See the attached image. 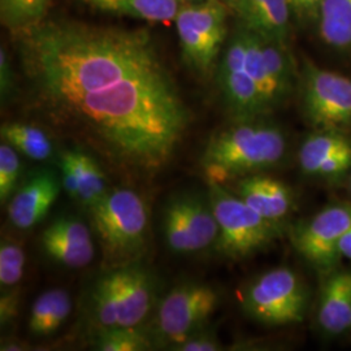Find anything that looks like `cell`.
<instances>
[{
  "label": "cell",
  "mask_w": 351,
  "mask_h": 351,
  "mask_svg": "<svg viewBox=\"0 0 351 351\" xmlns=\"http://www.w3.org/2000/svg\"><path fill=\"white\" fill-rule=\"evenodd\" d=\"M291 14L306 23H316L323 0H289Z\"/></svg>",
  "instance_id": "cell-33"
},
{
  "label": "cell",
  "mask_w": 351,
  "mask_h": 351,
  "mask_svg": "<svg viewBox=\"0 0 351 351\" xmlns=\"http://www.w3.org/2000/svg\"><path fill=\"white\" fill-rule=\"evenodd\" d=\"M0 134L3 142L37 162L49 160L53 154L50 136L40 128L26 123H5L1 125Z\"/></svg>",
  "instance_id": "cell-23"
},
{
  "label": "cell",
  "mask_w": 351,
  "mask_h": 351,
  "mask_svg": "<svg viewBox=\"0 0 351 351\" xmlns=\"http://www.w3.org/2000/svg\"><path fill=\"white\" fill-rule=\"evenodd\" d=\"M349 181H351V175L350 177H349Z\"/></svg>",
  "instance_id": "cell-37"
},
{
  "label": "cell",
  "mask_w": 351,
  "mask_h": 351,
  "mask_svg": "<svg viewBox=\"0 0 351 351\" xmlns=\"http://www.w3.org/2000/svg\"><path fill=\"white\" fill-rule=\"evenodd\" d=\"M298 86L302 112L314 130L351 133V78L304 60Z\"/></svg>",
  "instance_id": "cell-8"
},
{
  "label": "cell",
  "mask_w": 351,
  "mask_h": 351,
  "mask_svg": "<svg viewBox=\"0 0 351 351\" xmlns=\"http://www.w3.org/2000/svg\"><path fill=\"white\" fill-rule=\"evenodd\" d=\"M265 117L234 120L213 133L201 158L207 181L226 185L282 163L289 150L287 133Z\"/></svg>",
  "instance_id": "cell-2"
},
{
  "label": "cell",
  "mask_w": 351,
  "mask_h": 351,
  "mask_svg": "<svg viewBox=\"0 0 351 351\" xmlns=\"http://www.w3.org/2000/svg\"><path fill=\"white\" fill-rule=\"evenodd\" d=\"M52 0H0V16L3 24L25 32L42 23Z\"/></svg>",
  "instance_id": "cell-25"
},
{
  "label": "cell",
  "mask_w": 351,
  "mask_h": 351,
  "mask_svg": "<svg viewBox=\"0 0 351 351\" xmlns=\"http://www.w3.org/2000/svg\"><path fill=\"white\" fill-rule=\"evenodd\" d=\"M26 256L23 246L13 239L0 243V285L1 289L16 288L24 276Z\"/></svg>",
  "instance_id": "cell-27"
},
{
  "label": "cell",
  "mask_w": 351,
  "mask_h": 351,
  "mask_svg": "<svg viewBox=\"0 0 351 351\" xmlns=\"http://www.w3.org/2000/svg\"><path fill=\"white\" fill-rule=\"evenodd\" d=\"M230 7L224 0H195L182 3L175 25L185 64L207 77L215 72L228 40Z\"/></svg>",
  "instance_id": "cell-6"
},
{
  "label": "cell",
  "mask_w": 351,
  "mask_h": 351,
  "mask_svg": "<svg viewBox=\"0 0 351 351\" xmlns=\"http://www.w3.org/2000/svg\"><path fill=\"white\" fill-rule=\"evenodd\" d=\"M317 324L328 336L351 329V272L333 269L326 274L317 303Z\"/></svg>",
  "instance_id": "cell-17"
},
{
  "label": "cell",
  "mask_w": 351,
  "mask_h": 351,
  "mask_svg": "<svg viewBox=\"0 0 351 351\" xmlns=\"http://www.w3.org/2000/svg\"><path fill=\"white\" fill-rule=\"evenodd\" d=\"M163 233L168 249L175 254H194L213 247L219 226L208 198L182 194L164 208Z\"/></svg>",
  "instance_id": "cell-12"
},
{
  "label": "cell",
  "mask_w": 351,
  "mask_h": 351,
  "mask_svg": "<svg viewBox=\"0 0 351 351\" xmlns=\"http://www.w3.org/2000/svg\"><path fill=\"white\" fill-rule=\"evenodd\" d=\"M60 171H62V186L71 198L78 202L80 198V184L75 173V168L68 154L64 151L60 156Z\"/></svg>",
  "instance_id": "cell-30"
},
{
  "label": "cell",
  "mask_w": 351,
  "mask_h": 351,
  "mask_svg": "<svg viewBox=\"0 0 351 351\" xmlns=\"http://www.w3.org/2000/svg\"><path fill=\"white\" fill-rule=\"evenodd\" d=\"M90 7L117 16H125L154 24L175 21L182 3L178 0H81Z\"/></svg>",
  "instance_id": "cell-19"
},
{
  "label": "cell",
  "mask_w": 351,
  "mask_h": 351,
  "mask_svg": "<svg viewBox=\"0 0 351 351\" xmlns=\"http://www.w3.org/2000/svg\"><path fill=\"white\" fill-rule=\"evenodd\" d=\"M246 66L262 94L268 113L288 101L300 75L288 43L261 37L245 27Z\"/></svg>",
  "instance_id": "cell-10"
},
{
  "label": "cell",
  "mask_w": 351,
  "mask_h": 351,
  "mask_svg": "<svg viewBox=\"0 0 351 351\" xmlns=\"http://www.w3.org/2000/svg\"><path fill=\"white\" fill-rule=\"evenodd\" d=\"M155 301V280L145 267H110L90 291V315L99 330L138 328Z\"/></svg>",
  "instance_id": "cell-3"
},
{
  "label": "cell",
  "mask_w": 351,
  "mask_h": 351,
  "mask_svg": "<svg viewBox=\"0 0 351 351\" xmlns=\"http://www.w3.org/2000/svg\"><path fill=\"white\" fill-rule=\"evenodd\" d=\"M62 181L52 171H40L32 176L8 201V220L14 228L30 229L47 215L58 199Z\"/></svg>",
  "instance_id": "cell-15"
},
{
  "label": "cell",
  "mask_w": 351,
  "mask_h": 351,
  "mask_svg": "<svg viewBox=\"0 0 351 351\" xmlns=\"http://www.w3.org/2000/svg\"><path fill=\"white\" fill-rule=\"evenodd\" d=\"M349 191H350L351 194V181H349Z\"/></svg>",
  "instance_id": "cell-36"
},
{
  "label": "cell",
  "mask_w": 351,
  "mask_h": 351,
  "mask_svg": "<svg viewBox=\"0 0 351 351\" xmlns=\"http://www.w3.org/2000/svg\"><path fill=\"white\" fill-rule=\"evenodd\" d=\"M230 190L267 220L282 224L293 213L294 194L291 188L278 178L261 173L234 180Z\"/></svg>",
  "instance_id": "cell-16"
},
{
  "label": "cell",
  "mask_w": 351,
  "mask_h": 351,
  "mask_svg": "<svg viewBox=\"0 0 351 351\" xmlns=\"http://www.w3.org/2000/svg\"><path fill=\"white\" fill-rule=\"evenodd\" d=\"M224 1L230 7L232 11H236V8H237L239 3V0H224Z\"/></svg>",
  "instance_id": "cell-34"
},
{
  "label": "cell",
  "mask_w": 351,
  "mask_h": 351,
  "mask_svg": "<svg viewBox=\"0 0 351 351\" xmlns=\"http://www.w3.org/2000/svg\"><path fill=\"white\" fill-rule=\"evenodd\" d=\"M208 198L219 226L215 249L237 261L267 249L281 237L282 224L272 223L252 210L226 185L207 181Z\"/></svg>",
  "instance_id": "cell-5"
},
{
  "label": "cell",
  "mask_w": 351,
  "mask_h": 351,
  "mask_svg": "<svg viewBox=\"0 0 351 351\" xmlns=\"http://www.w3.org/2000/svg\"><path fill=\"white\" fill-rule=\"evenodd\" d=\"M350 226L351 203H332L294 226L290 239L306 262L328 274L336 269L342 259L339 242Z\"/></svg>",
  "instance_id": "cell-11"
},
{
  "label": "cell",
  "mask_w": 351,
  "mask_h": 351,
  "mask_svg": "<svg viewBox=\"0 0 351 351\" xmlns=\"http://www.w3.org/2000/svg\"><path fill=\"white\" fill-rule=\"evenodd\" d=\"M180 3H189V1H195V0H178Z\"/></svg>",
  "instance_id": "cell-35"
},
{
  "label": "cell",
  "mask_w": 351,
  "mask_h": 351,
  "mask_svg": "<svg viewBox=\"0 0 351 351\" xmlns=\"http://www.w3.org/2000/svg\"><path fill=\"white\" fill-rule=\"evenodd\" d=\"M316 24L328 47L351 51V0H323Z\"/></svg>",
  "instance_id": "cell-22"
},
{
  "label": "cell",
  "mask_w": 351,
  "mask_h": 351,
  "mask_svg": "<svg viewBox=\"0 0 351 351\" xmlns=\"http://www.w3.org/2000/svg\"><path fill=\"white\" fill-rule=\"evenodd\" d=\"M234 12L251 32L288 43L293 17L289 0H239Z\"/></svg>",
  "instance_id": "cell-18"
},
{
  "label": "cell",
  "mask_w": 351,
  "mask_h": 351,
  "mask_svg": "<svg viewBox=\"0 0 351 351\" xmlns=\"http://www.w3.org/2000/svg\"><path fill=\"white\" fill-rule=\"evenodd\" d=\"M40 245L50 259L68 268H84L95 255L88 226L73 216L51 223L40 236Z\"/></svg>",
  "instance_id": "cell-14"
},
{
  "label": "cell",
  "mask_w": 351,
  "mask_h": 351,
  "mask_svg": "<svg viewBox=\"0 0 351 351\" xmlns=\"http://www.w3.org/2000/svg\"><path fill=\"white\" fill-rule=\"evenodd\" d=\"M75 165V173L80 184L78 203L86 207L88 211L97 206L108 193L106 185V176L99 164L93 156L82 150H66Z\"/></svg>",
  "instance_id": "cell-24"
},
{
  "label": "cell",
  "mask_w": 351,
  "mask_h": 351,
  "mask_svg": "<svg viewBox=\"0 0 351 351\" xmlns=\"http://www.w3.org/2000/svg\"><path fill=\"white\" fill-rule=\"evenodd\" d=\"M95 348L101 351H145L152 348L151 339L138 328L99 330Z\"/></svg>",
  "instance_id": "cell-26"
},
{
  "label": "cell",
  "mask_w": 351,
  "mask_h": 351,
  "mask_svg": "<svg viewBox=\"0 0 351 351\" xmlns=\"http://www.w3.org/2000/svg\"><path fill=\"white\" fill-rule=\"evenodd\" d=\"M72 313V300L64 289H50L42 293L33 303L27 328L36 337H47L55 333Z\"/></svg>",
  "instance_id": "cell-20"
},
{
  "label": "cell",
  "mask_w": 351,
  "mask_h": 351,
  "mask_svg": "<svg viewBox=\"0 0 351 351\" xmlns=\"http://www.w3.org/2000/svg\"><path fill=\"white\" fill-rule=\"evenodd\" d=\"M20 307V291L16 288L5 289L0 298V323L7 326L19 314Z\"/></svg>",
  "instance_id": "cell-31"
},
{
  "label": "cell",
  "mask_w": 351,
  "mask_h": 351,
  "mask_svg": "<svg viewBox=\"0 0 351 351\" xmlns=\"http://www.w3.org/2000/svg\"><path fill=\"white\" fill-rule=\"evenodd\" d=\"M20 56L34 101L55 125L134 175L172 162L191 113L145 29L42 21L23 32Z\"/></svg>",
  "instance_id": "cell-1"
},
{
  "label": "cell",
  "mask_w": 351,
  "mask_h": 351,
  "mask_svg": "<svg viewBox=\"0 0 351 351\" xmlns=\"http://www.w3.org/2000/svg\"><path fill=\"white\" fill-rule=\"evenodd\" d=\"M302 277L289 267H277L254 278L242 291L243 313L267 326L300 324L308 304Z\"/></svg>",
  "instance_id": "cell-7"
},
{
  "label": "cell",
  "mask_w": 351,
  "mask_h": 351,
  "mask_svg": "<svg viewBox=\"0 0 351 351\" xmlns=\"http://www.w3.org/2000/svg\"><path fill=\"white\" fill-rule=\"evenodd\" d=\"M172 349L177 351H217L223 350L224 348L213 333L202 329L182 342L172 346Z\"/></svg>",
  "instance_id": "cell-29"
},
{
  "label": "cell",
  "mask_w": 351,
  "mask_h": 351,
  "mask_svg": "<svg viewBox=\"0 0 351 351\" xmlns=\"http://www.w3.org/2000/svg\"><path fill=\"white\" fill-rule=\"evenodd\" d=\"M219 306L215 289L186 282L172 289L158 306L154 330L158 341L175 346L202 330Z\"/></svg>",
  "instance_id": "cell-9"
},
{
  "label": "cell",
  "mask_w": 351,
  "mask_h": 351,
  "mask_svg": "<svg viewBox=\"0 0 351 351\" xmlns=\"http://www.w3.org/2000/svg\"><path fill=\"white\" fill-rule=\"evenodd\" d=\"M215 73L226 108L234 120L269 114L246 66V34L242 24L228 37Z\"/></svg>",
  "instance_id": "cell-13"
},
{
  "label": "cell",
  "mask_w": 351,
  "mask_h": 351,
  "mask_svg": "<svg viewBox=\"0 0 351 351\" xmlns=\"http://www.w3.org/2000/svg\"><path fill=\"white\" fill-rule=\"evenodd\" d=\"M21 173V160L17 150L7 142L0 146V201L4 204L14 193Z\"/></svg>",
  "instance_id": "cell-28"
},
{
  "label": "cell",
  "mask_w": 351,
  "mask_h": 351,
  "mask_svg": "<svg viewBox=\"0 0 351 351\" xmlns=\"http://www.w3.org/2000/svg\"><path fill=\"white\" fill-rule=\"evenodd\" d=\"M14 90V75L12 65L7 51L1 49L0 51V94L1 101H8L12 97Z\"/></svg>",
  "instance_id": "cell-32"
},
{
  "label": "cell",
  "mask_w": 351,
  "mask_h": 351,
  "mask_svg": "<svg viewBox=\"0 0 351 351\" xmlns=\"http://www.w3.org/2000/svg\"><path fill=\"white\" fill-rule=\"evenodd\" d=\"M351 147L350 133L339 130H314L300 146L298 163L302 173L316 177L322 165L339 151Z\"/></svg>",
  "instance_id": "cell-21"
},
{
  "label": "cell",
  "mask_w": 351,
  "mask_h": 351,
  "mask_svg": "<svg viewBox=\"0 0 351 351\" xmlns=\"http://www.w3.org/2000/svg\"><path fill=\"white\" fill-rule=\"evenodd\" d=\"M90 213L110 267L136 263L145 250L149 230V210L138 193L132 189H114Z\"/></svg>",
  "instance_id": "cell-4"
}]
</instances>
